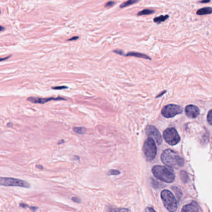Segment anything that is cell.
I'll return each instance as SVG.
<instances>
[{
  "instance_id": "obj_13",
  "label": "cell",
  "mask_w": 212,
  "mask_h": 212,
  "mask_svg": "<svg viewBox=\"0 0 212 212\" xmlns=\"http://www.w3.org/2000/svg\"><path fill=\"white\" fill-rule=\"evenodd\" d=\"M196 13L198 16L211 14H212V8L211 7H205L203 8L199 9Z\"/></svg>"
},
{
  "instance_id": "obj_26",
  "label": "cell",
  "mask_w": 212,
  "mask_h": 212,
  "mask_svg": "<svg viewBox=\"0 0 212 212\" xmlns=\"http://www.w3.org/2000/svg\"><path fill=\"white\" fill-rule=\"evenodd\" d=\"M145 211H155V210H154L152 208H147V209H146Z\"/></svg>"
},
{
  "instance_id": "obj_20",
  "label": "cell",
  "mask_w": 212,
  "mask_h": 212,
  "mask_svg": "<svg viewBox=\"0 0 212 212\" xmlns=\"http://www.w3.org/2000/svg\"><path fill=\"white\" fill-rule=\"evenodd\" d=\"M72 200L74 202H76V203L77 204H79L81 202V199L78 197H73L72 198Z\"/></svg>"
},
{
  "instance_id": "obj_5",
  "label": "cell",
  "mask_w": 212,
  "mask_h": 212,
  "mask_svg": "<svg viewBox=\"0 0 212 212\" xmlns=\"http://www.w3.org/2000/svg\"><path fill=\"white\" fill-rule=\"evenodd\" d=\"M163 138L171 146L176 145L180 141V138L177 130L173 128H167L164 131Z\"/></svg>"
},
{
  "instance_id": "obj_12",
  "label": "cell",
  "mask_w": 212,
  "mask_h": 212,
  "mask_svg": "<svg viewBox=\"0 0 212 212\" xmlns=\"http://www.w3.org/2000/svg\"><path fill=\"white\" fill-rule=\"evenodd\" d=\"M126 56L139 57V58H142V59H145L151 60V58L149 55H148L146 54H144L139 53V52H129L126 55Z\"/></svg>"
},
{
  "instance_id": "obj_10",
  "label": "cell",
  "mask_w": 212,
  "mask_h": 212,
  "mask_svg": "<svg viewBox=\"0 0 212 212\" xmlns=\"http://www.w3.org/2000/svg\"><path fill=\"white\" fill-rule=\"evenodd\" d=\"M185 111L187 117L191 118H197L200 114V110L198 108L193 104H189L187 106Z\"/></svg>"
},
{
  "instance_id": "obj_19",
  "label": "cell",
  "mask_w": 212,
  "mask_h": 212,
  "mask_svg": "<svg viewBox=\"0 0 212 212\" xmlns=\"http://www.w3.org/2000/svg\"><path fill=\"white\" fill-rule=\"evenodd\" d=\"M109 174L111 176H117V175L120 174V172L118 170L112 169L109 171Z\"/></svg>"
},
{
  "instance_id": "obj_3",
  "label": "cell",
  "mask_w": 212,
  "mask_h": 212,
  "mask_svg": "<svg viewBox=\"0 0 212 212\" xmlns=\"http://www.w3.org/2000/svg\"><path fill=\"white\" fill-rule=\"evenodd\" d=\"M161 198L166 209L171 212H175L177 210V200L172 193L168 190H164L161 192Z\"/></svg>"
},
{
  "instance_id": "obj_27",
  "label": "cell",
  "mask_w": 212,
  "mask_h": 212,
  "mask_svg": "<svg viewBox=\"0 0 212 212\" xmlns=\"http://www.w3.org/2000/svg\"><path fill=\"white\" fill-rule=\"evenodd\" d=\"M11 56H8V57H5V58H2V59H0V61H5V60H6V59H8V58H9V57H10Z\"/></svg>"
},
{
  "instance_id": "obj_8",
  "label": "cell",
  "mask_w": 212,
  "mask_h": 212,
  "mask_svg": "<svg viewBox=\"0 0 212 212\" xmlns=\"http://www.w3.org/2000/svg\"><path fill=\"white\" fill-rule=\"evenodd\" d=\"M145 131L147 136L153 139L154 141H155L158 145H160V144L162 143V136L159 131L157 130L156 128H155L153 126H151V125H149V126H147V127L146 128Z\"/></svg>"
},
{
  "instance_id": "obj_7",
  "label": "cell",
  "mask_w": 212,
  "mask_h": 212,
  "mask_svg": "<svg viewBox=\"0 0 212 212\" xmlns=\"http://www.w3.org/2000/svg\"><path fill=\"white\" fill-rule=\"evenodd\" d=\"M182 108L179 105L170 104L164 107L162 110V114L164 117L170 118L182 113Z\"/></svg>"
},
{
  "instance_id": "obj_9",
  "label": "cell",
  "mask_w": 212,
  "mask_h": 212,
  "mask_svg": "<svg viewBox=\"0 0 212 212\" xmlns=\"http://www.w3.org/2000/svg\"><path fill=\"white\" fill-rule=\"evenodd\" d=\"M66 99L59 96V97H50V98H39V97H29L27 101H30L33 103H40L43 104L50 101H60V100H65Z\"/></svg>"
},
{
  "instance_id": "obj_6",
  "label": "cell",
  "mask_w": 212,
  "mask_h": 212,
  "mask_svg": "<svg viewBox=\"0 0 212 212\" xmlns=\"http://www.w3.org/2000/svg\"><path fill=\"white\" fill-rule=\"evenodd\" d=\"M0 184L6 187L14 186L23 188H29L30 187V184H28L26 181L11 177H1Z\"/></svg>"
},
{
  "instance_id": "obj_18",
  "label": "cell",
  "mask_w": 212,
  "mask_h": 212,
  "mask_svg": "<svg viewBox=\"0 0 212 212\" xmlns=\"http://www.w3.org/2000/svg\"><path fill=\"white\" fill-rule=\"evenodd\" d=\"M207 121H208V123L212 125V110H210L208 113V114H207Z\"/></svg>"
},
{
  "instance_id": "obj_11",
  "label": "cell",
  "mask_w": 212,
  "mask_h": 212,
  "mask_svg": "<svg viewBox=\"0 0 212 212\" xmlns=\"http://www.w3.org/2000/svg\"><path fill=\"white\" fill-rule=\"evenodd\" d=\"M182 211H191V212H197V211H199L200 209H199V206L196 203L195 201H192V203H190V204H188L186 206H184L183 207V208L182 209Z\"/></svg>"
},
{
  "instance_id": "obj_22",
  "label": "cell",
  "mask_w": 212,
  "mask_h": 212,
  "mask_svg": "<svg viewBox=\"0 0 212 212\" xmlns=\"http://www.w3.org/2000/svg\"><path fill=\"white\" fill-rule=\"evenodd\" d=\"M68 87L65 86H55V87H53L52 89L54 90H62V89H67Z\"/></svg>"
},
{
  "instance_id": "obj_21",
  "label": "cell",
  "mask_w": 212,
  "mask_h": 212,
  "mask_svg": "<svg viewBox=\"0 0 212 212\" xmlns=\"http://www.w3.org/2000/svg\"><path fill=\"white\" fill-rule=\"evenodd\" d=\"M115 4V3L114 2H112V1H110L108 2H107V3H106L105 5V7L106 8H110V7H112Z\"/></svg>"
},
{
  "instance_id": "obj_17",
  "label": "cell",
  "mask_w": 212,
  "mask_h": 212,
  "mask_svg": "<svg viewBox=\"0 0 212 212\" xmlns=\"http://www.w3.org/2000/svg\"><path fill=\"white\" fill-rule=\"evenodd\" d=\"M73 130L76 132L80 134H84L86 132V129L83 127H74Z\"/></svg>"
},
{
  "instance_id": "obj_2",
  "label": "cell",
  "mask_w": 212,
  "mask_h": 212,
  "mask_svg": "<svg viewBox=\"0 0 212 212\" xmlns=\"http://www.w3.org/2000/svg\"><path fill=\"white\" fill-rule=\"evenodd\" d=\"M152 172L154 176L162 182L172 183L175 179L174 173L171 167L167 166H155L153 167Z\"/></svg>"
},
{
  "instance_id": "obj_24",
  "label": "cell",
  "mask_w": 212,
  "mask_h": 212,
  "mask_svg": "<svg viewBox=\"0 0 212 212\" xmlns=\"http://www.w3.org/2000/svg\"><path fill=\"white\" fill-rule=\"evenodd\" d=\"M79 39L78 36H75V37H73L69 39H68L67 41H75L76 39Z\"/></svg>"
},
{
  "instance_id": "obj_15",
  "label": "cell",
  "mask_w": 212,
  "mask_h": 212,
  "mask_svg": "<svg viewBox=\"0 0 212 212\" xmlns=\"http://www.w3.org/2000/svg\"><path fill=\"white\" fill-rule=\"evenodd\" d=\"M154 13H155V11L151 10V9H143V10L138 12L137 14H138V16H146V15L152 14Z\"/></svg>"
},
{
  "instance_id": "obj_4",
  "label": "cell",
  "mask_w": 212,
  "mask_h": 212,
  "mask_svg": "<svg viewBox=\"0 0 212 212\" xmlns=\"http://www.w3.org/2000/svg\"><path fill=\"white\" fill-rule=\"evenodd\" d=\"M156 142L151 138H148L144 143L142 151L145 159L148 161H151L156 157L157 154V147Z\"/></svg>"
},
{
  "instance_id": "obj_14",
  "label": "cell",
  "mask_w": 212,
  "mask_h": 212,
  "mask_svg": "<svg viewBox=\"0 0 212 212\" xmlns=\"http://www.w3.org/2000/svg\"><path fill=\"white\" fill-rule=\"evenodd\" d=\"M169 17V16L168 14L166 15H160L158 17H156L154 18V22L155 23H157L158 24L166 21L167 19Z\"/></svg>"
},
{
  "instance_id": "obj_16",
  "label": "cell",
  "mask_w": 212,
  "mask_h": 212,
  "mask_svg": "<svg viewBox=\"0 0 212 212\" xmlns=\"http://www.w3.org/2000/svg\"><path fill=\"white\" fill-rule=\"evenodd\" d=\"M139 2V0H128L126 2H124L123 3H122L120 6L121 8H123L125 7H127L129 6H131L132 5H134L135 3H136Z\"/></svg>"
},
{
  "instance_id": "obj_30",
  "label": "cell",
  "mask_w": 212,
  "mask_h": 212,
  "mask_svg": "<svg viewBox=\"0 0 212 212\" xmlns=\"http://www.w3.org/2000/svg\"><path fill=\"white\" fill-rule=\"evenodd\" d=\"M9 125H10V126H13V125H12V124H11V123H9V124H8V126H9Z\"/></svg>"
},
{
  "instance_id": "obj_25",
  "label": "cell",
  "mask_w": 212,
  "mask_h": 212,
  "mask_svg": "<svg viewBox=\"0 0 212 212\" xmlns=\"http://www.w3.org/2000/svg\"><path fill=\"white\" fill-rule=\"evenodd\" d=\"M210 2V0H201L199 2L200 3H208Z\"/></svg>"
},
{
  "instance_id": "obj_23",
  "label": "cell",
  "mask_w": 212,
  "mask_h": 212,
  "mask_svg": "<svg viewBox=\"0 0 212 212\" xmlns=\"http://www.w3.org/2000/svg\"><path fill=\"white\" fill-rule=\"evenodd\" d=\"M114 52H115L116 54H120L121 55H124V52L121 50H114L113 51Z\"/></svg>"
},
{
  "instance_id": "obj_1",
  "label": "cell",
  "mask_w": 212,
  "mask_h": 212,
  "mask_svg": "<svg viewBox=\"0 0 212 212\" xmlns=\"http://www.w3.org/2000/svg\"><path fill=\"white\" fill-rule=\"evenodd\" d=\"M161 160L167 166L173 169H179L184 165V160L178 153L170 149L164 151Z\"/></svg>"
},
{
  "instance_id": "obj_29",
  "label": "cell",
  "mask_w": 212,
  "mask_h": 212,
  "mask_svg": "<svg viewBox=\"0 0 212 212\" xmlns=\"http://www.w3.org/2000/svg\"><path fill=\"white\" fill-rule=\"evenodd\" d=\"M3 30H4V28H3V27L2 26H1V31H3Z\"/></svg>"
},
{
  "instance_id": "obj_28",
  "label": "cell",
  "mask_w": 212,
  "mask_h": 212,
  "mask_svg": "<svg viewBox=\"0 0 212 212\" xmlns=\"http://www.w3.org/2000/svg\"><path fill=\"white\" fill-rule=\"evenodd\" d=\"M36 167H38V168H39V169H43V167H42V166H38V165H37V166H36Z\"/></svg>"
}]
</instances>
